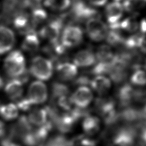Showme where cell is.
<instances>
[{
    "instance_id": "cell-22",
    "label": "cell",
    "mask_w": 146,
    "mask_h": 146,
    "mask_svg": "<svg viewBox=\"0 0 146 146\" xmlns=\"http://www.w3.org/2000/svg\"><path fill=\"white\" fill-rule=\"evenodd\" d=\"M43 146H71V142L64 136L59 135L51 137Z\"/></svg>"
},
{
    "instance_id": "cell-20",
    "label": "cell",
    "mask_w": 146,
    "mask_h": 146,
    "mask_svg": "<svg viewBox=\"0 0 146 146\" xmlns=\"http://www.w3.org/2000/svg\"><path fill=\"white\" fill-rule=\"evenodd\" d=\"M146 0H124L123 3L124 10L128 12L136 13L142 9L145 5Z\"/></svg>"
},
{
    "instance_id": "cell-15",
    "label": "cell",
    "mask_w": 146,
    "mask_h": 146,
    "mask_svg": "<svg viewBox=\"0 0 146 146\" xmlns=\"http://www.w3.org/2000/svg\"><path fill=\"white\" fill-rule=\"evenodd\" d=\"M82 127L86 134L94 135L100 129V120L95 116L87 115L82 123Z\"/></svg>"
},
{
    "instance_id": "cell-23",
    "label": "cell",
    "mask_w": 146,
    "mask_h": 146,
    "mask_svg": "<svg viewBox=\"0 0 146 146\" xmlns=\"http://www.w3.org/2000/svg\"><path fill=\"white\" fill-rule=\"evenodd\" d=\"M119 26L123 30L130 33L135 31L138 28L137 22L136 19L132 17L125 18L121 22L119 23Z\"/></svg>"
},
{
    "instance_id": "cell-28",
    "label": "cell",
    "mask_w": 146,
    "mask_h": 146,
    "mask_svg": "<svg viewBox=\"0 0 146 146\" xmlns=\"http://www.w3.org/2000/svg\"><path fill=\"white\" fill-rule=\"evenodd\" d=\"M58 103L61 108L66 111H70L71 107V104H72L70 97L67 96L61 97L58 99Z\"/></svg>"
},
{
    "instance_id": "cell-11",
    "label": "cell",
    "mask_w": 146,
    "mask_h": 146,
    "mask_svg": "<svg viewBox=\"0 0 146 146\" xmlns=\"http://www.w3.org/2000/svg\"><path fill=\"white\" fill-rule=\"evenodd\" d=\"M56 71L58 78L63 81L71 80L78 74L77 67L69 62L60 63L57 65Z\"/></svg>"
},
{
    "instance_id": "cell-25",
    "label": "cell",
    "mask_w": 146,
    "mask_h": 146,
    "mask_svg": "<svg viewBox=\"0 0 146 146\" xmlns=\"http://www.w3.org/2000/svg\"><path fill=\"white\" fill-rule=\"evenodd\" d=\"M132 84L136 86H144L145 84V74L141 70H136L131 77Z\"/></svg>"
},
{
    "instance_id": "cell-32",
    "label": "cell",
    "mask_w": 146,
    "mask_h": 146,
    "mask_svg": "<svg viewBox=\"0 0 146 146\" xmlns=\"http://www.w3.org/2000/svg\"><path fill=\"white\" fill-rule=\"evenodd\" d=\"M3 80L1 78V76H0V89L3 87Z\"/></svg>"
},
{
    "instance_id": "cell-13",
    "label": "cell",
    "mask_w": 146,
    "mask_h": 146,
    "mask_svg": "<svg viewBox=\"0 0 146 146\" xmlns=\"http://www.w3.org/2000/svg\"><path fill=\"white\" fill-rule=\"evenodd\" d=\"M90 84L94 91L102 95L110 89L111 82L107 77L103 75H98L90 81Z\"/></svg>"
},
{
    "instance_id": "cell-29",
    "label": "cell",
    "mask_w": 146,
    "mask_h": 146,
    "mask_svg": "<svg viewBox=\"0 0 146 146\" xmlns=\"http://www.w3.org/2000/svg\"><path fill=\"white\" fill-rule=\"evenodd\" d=\"M0 146H21L14 141L4 136L0 141Z\"/></svg>"
},
{
    "instance_id": "cell-30",
    "label": "cell",
    "mask_w": 146,
    "mask_h": 146,
    "mask_svg": "<svg viewBox=\"0 0 146 146\" xmlns=\"http://www.w3.org/2000/svg\"><path fill=\"white\" fill-rule=\"evenodd\" d=\"M91 5L96 7H100L105 5L108 0H88Z\"/></svg>"
},
{
    "instance_id": "cell-18",
    "label": "cell",
    "mask_w": 146,
    "mask_h": 146,
    "mask_svg": "<svg viewBox=\"0 0 146 146\" xmlns=\"http://www.w3.org/2000/svg\"><path fill=\"white\" fill-rule=\"evenodd\" d=\"M18 116V108L13 103L1 105L0 107V116L5 120H12Z\"/></svg>"
},
{
    "instance_id": "cell-27",
    "label": "cell",
    "mask_w": 146,
    "mask_h": 146,
    "mask_svg": "<svg viewBox=\"0 0 146 146\" xmlns=\"http://www.w3.org/2000/svg\"><path fill=\"white\" fill-rule=\"evenodd\" d=\"M46 13L42 9H36L33 11V19L34 23H39L46 18Z\"/></svg>"
},
{
    "instance_id": "cell-2",
    "label": "cell",
    "mask_w": 146,
    "mask_h": 146,
    "mask_svg": "<svg viewBox=\"0 0 146 146\" xmlns=\"http://www.w3.org/2000/svg\"><path fill=\"white\" fill-rule=\"evenodd\" d=\"M30 73L40 80H47L52 75L53 64L51 60L43 56L34 57L31 62Z\"/></svg>"
},
{
    "instance_id": "cell-12",
    "label": "cell",
    "mask_w": 146,
    "mask_h": 146,
    "mask_svg": "<svg viewBox=\"0 0 146 146\" xmlns=\"http://www.w3.org/2000/svg\"><path fill=\"white\" fill-rule=\"evenodd\" d=\"M5 91L11 100L17 102L22 96L23 84L17 79L13 78L6 83Z\"/></svg>"
},
{
    "instance_id": "cell-7",
    "label": "cell",
    "mask_w": 146,
    "mask_h": 146,
    "mask_svg": "<svg viewBox=\"0 0 146 146\" xmlns=\"http://www.w3.org/2000/svg\"><path fill=\"white\" fill-rule=\"evenodd\" d=\"M70 99L72 103L77 107L84 108L92 102L93 94L88 87L80 86L70 96Z\"/></svg>"
},
{
    "instance_id": "cell-14",
    "label": "cell",
    "mask_w": 146,
    "mask_h": 146,
    "mask_svg": "<svg viewBox=\"0 0 146 146\" xmlns=\"http://www.w3.org/2000/svg\"><path fill=\"white\" fill-rule=\"evenodd\" d=\"M48 114L46 108H35L33 110L28 116V120L30 124L42 126L44 124L47 120Z\"/></svg>"
},
{
    "instance_id": "cell-24",
    "label": "cell",
    "mask_w": 146,
    "mask_h": 146,
    "mask_svg": "<svg viewBox=\"0 0 146 146\" xmlns=\"http://www.w3.org/2000/svg\"><path fill=\"white\" fill-rule=\"evenodd\" d=\"M14 25L17 29L21 31H26L27 33L31 31L27 29L28 28V18L25 15L20 14L18 15L14 21Z\"/></svg>"
},
{
    "instance_id": "cell-31",
    "label": "cell",
    "mask_w": 146,
    "mask_h": 146,
    "mask_svg": "<svg viewBox=\"0 0 146 146\" xmlns=\"http://www.w3.org/2000/svg\"><path fill=\"white\" fill-rule=\"evenodd\" d=\"M141 31L144 33L145 30V22L144 19H143L141 23Z\"/></svg>"
},
{
    "instance_id": "cell-21",
    "label": "cell",
    "mask_w": 146,
    "mask_h": 146,
    "mask_svg": "<svg viewBox=\"0 0 146 146\" xmlns=\"http://www.w3.org/2000/svg\"><path fill=\"white\" fill-rule=\"evenodd\" d=\"M69 92L68 88L63 83H54L52 86V97L55 98H59L61 97L67 96Z\"/></svg>"
},
{
    "instance_id": "cell-33",
    "label": "cell",
    "mask_w": 146,
    "mask_h": 146,
    "mask_svg": "<svg viewBox=\"0 0 146 146\" xmlns=\"http://www.w3.org/2000/svg\"><path fill=\"white\" fill-rule=\"evenodd\" d=\"M1 105H2V104H1V102H0V107L1 106Z\"/></svg>"
},
{
    "instance_id": "cell-16",
    "label": "cell",
    "mask_w": 146,
    "mask_h": 146,
    "mask_svg": "<svg viewBox=\"0 0 146 146\" xmlns=\"http://www.w3.org/2000/svg\"><path fill=\"white\" fill-rule=\"evenodd\" d=\"M39 46V40L36 34L33 31L27 33L22 44V48L23 50L32 52L36 51Z\"/></svg>"
},
{
    "instance_id": "cell-8",
    "label": "cell",
    "mask_w": 146,
    "mask_h": 146,
    "mask_svg": "<svg viewBox=\"0 0 146 146\" xmlns=\"http://www.w3.org/2000/svg\"><path fill=\"white\" fill-rule=\"evenodd\" d=\"M15 43V36L12 30L0 26V55L9 51Z\"/></svg>"
},
{
    "instance_id": "cell-5",
    "label": "cell",
    "mask_w": 146,
    "mask_h": 146,
    "mask_svg": "<svg viewBox=\"0 0 146 146\" xmlns=\"http://www.w3.org/2000/svg\"><path fill=\"white\" fill-rule=\"evenodd\" d=\"M48 97L46 86L42 82L36 80L29 86L27 91V99L32 104H40L44 103Z\"/></svg>"
},
{
    "instance_id": "cell-26",
    "label": "cell",
    "mask_w": 146,
    "mask_h": 146,
    "mask_svg": "<svg viewBox=\"0 0 146 146\" xmlns=\"http://www.w3.org/2000/svg\"><path fill=\"white\" fill-rule=\"evenodd\" d=\"M16 103L17 108L23 111L29 110L33 106L32 103L29 101L27 97L21 98L16 102Z\"/></svg>"
},
{
    "instance_id": "cell-19",
    "label": "cell",
    "mask_w": 146,
    "mask_h": 146,
    "mask_svg": "<svg viewBox=\"0 0 146 146\" xmlns=\"http://www.w3.org/2000/svg\"><path fill=\"white\" fill-rule=\"evenodd\" d=\"M71 0H44V5L53 10L63 11L69 7Z\"/></svg>"
},
{
    "instance_id": "cell-1",
    "label": "cell",
    "mask_w": 146,
    "mask_h": 146,
    "mask_svg": "<svg viewBox=\"0 0 146 146\" xmlns=\"http://www.w3.org/2000/svg\"><path fill=\"white\" fill-rule=\"evenodd\" d=\"M4 68L7 75L17 78L26 70V61L22 52L19 50L10 52L4 60Z\"/></svg>"
},
{
    "instance_id": "cell-9",
    "label": "cell",
    "mask_w": 146,
    "mask_h": 146,
    "mask_svg": "<svg viewBox=\"0 0 146 146\" xmlns=\"http://www.w3.org/2000/svg\"><path fill=\"white\" fill-rule=\"evenodd\" d=\"M61 27L62 23L59 21H52L41 29L40 35L49 42L55 43L59 36Z\"/></svg>"
},
{
    "instance_id": "cell-10",
    "label": "cell",
    "mask_w": 146,
    "mask_h": 146,
    "mask_svg": "<svg viewBox=\"0 0 146 146\" xmlns=\"http://www.w3.org/2000/svg\"><path fill=\"white\" fill-rule=\"evenodd\" d=\"M96 59V56L92 51L84 49L79 51L75 54L73 58V64L76 67H87L93 65Z\"/></svg>"
},
{
    "instance_id": "cell-3",
    "label": "cell",
    "mask_w": 146,
    "mask_h": 146,
    "mask_svg": "<svg viewBox=\"0 0 146 146\" xmlns=\"http://www.w3.org/2000/svg\"><path fill=\"white\" fill-rule=\"evenodd\" d=\"M86 31L88 37L95 42L103 40L108 34V29L105 23L101 19L95 17L87 21Z\"/></svg>"
},
{
    "instance_id": "cell-4",
    "label": "cell",
    "mask_w": 146,
    "mask_h": 146,
    "mask_svg": "<svg viewBox=\"0 0 146 146\" xmlns=\"http://www.w3.org/2000/svg\"><path fill=\"white\" fill-rule=\"evenodd\" d=\"M83 35L82 29L74 25H70L64 28L61 36L62 46L64 47H74L80 44L83 40Z\"/></svg>"
},
{
    "instance_id": "cell-6",
    "label": "cell",
    "mask_w": 146,
    "mask_h": 146,
    "mask_svg": "<svg viewBox=\"0 0 146 146\" xmlns=\"http://www.w3.org/2000/svg\"><path fill=\"white\" fill-rule=\"evenodd\" d=\"M124 9L123 5L119 2L113 1L108 3L105 9V16L111 28L119 27V20L123 14Z\"/></svg>"
},
{
    "instance_id": "cell-17",
    "label": "cell",
    "mask_w": 146,
    "mask_h": 146,
    "mask_svg": "<svg viewBox=\"0 0 146 146\" xmlns=\"http://www.w3.org/2000/svg\"><path fill=\"white\" fill-rule=\"evenodd\" d=\"M135 90L128 84H124L120 87L117 92V97L122 106H128L133 99Z\"/></svg>"
}]
</instances>
